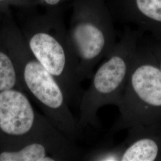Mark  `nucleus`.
Returning <instances> with one entry per match:
<instances>
[{
  "label": "nucleus",
  "instance_id": "nucleus-1",
  "mask_svg": "<svg viewBox=\"0 0 161 161\" xmlns=\"http://www.w3.org/2000/svg\"><path fill=\"white\" fill-rule=\"evenodd\" d=\"M112 134L130 127L161 124V70L147 41L141 38Z\"/></svg>",
  "mask_w": 161,
  "mask_h": 161
},
{
  "label": "nucleus",
  "instance_id": "nucleus-2",
  "mask_svg": "<svg viewBox=\"0 0 161 161\" xmlns=\"http://www.w3.org/2000/svg\"><path fill=\"white\" fill-rule=\"evenodd\" d=\"M142 34L127 30L93 74L81 98L79 126L98 127V110L105 105L119 106Z\"/></svg>",
  "mask_w": 161,
  "mask_h": 161
},
{
  "label": "nucleus",
  "instance_id": "nucleus-3",
  "mask_svg": "<svg viewBox=\"0 0 161 161\" xmlns=\"http://www.w3.org/2000/svg\"><path fill=\"white\" fill-rule=\"evenodd\" d=\"M69 38L80 81L91 78L96 66L117 42L111 14L104 0L77 1Z\"/></svg>",
  "mask_w": 161,
  "mask_h": 161
},
{
  "label": "nucleus",
  "instance_id": "nucleus-4",
  "mask_svg": "<svg viewBox=\"0 0 161 161\" xmlns=\"http://www.w3.org/2000/svg\"><path fill=\"white\" fill-rule=\"evenodd\" d=\"M29 46L38 61L54 77L62 78L68 74L79 86L78 66L69 62L67 48L58 37L48 32H40L31 38Z\"/></svg>",
  "mask_w": 161,
  "mask_h": 161
},
{
  "label": "nucleus",
  "instance_id": "nucleus-5",
  "mask_svg": "<svg viewBox=\"0 0 161 161\" xmlns=\"http://www.w3.org/2000/svg\"><path fill=\"white\" fill-rule=\"evenodd\" d=\"M34 114L22 93L8 90L0 92V128L10 135L20 136L32 127Z\"/></svg>",
  "mask_w": 161,
  "mask_h": 161
},
{
  "label": "nucleus",
  "instance_id": "nucleus-6",
  "mask_svg": "<svg viewBox=\"0 0 161 161\" xmlns=\"http://www.w3.org/2000/svg\"><path fill=\"white\" fill-rule=\"evenodd\" d=\"M121 161H161V124L128 128Z\"/></svg>",
  "mask_w": 161,
  "mask_h": 161
},
{
  "label": "nucleus",
  "instance_id": "nucleus-7",
  "mask_svg": "<svg viewBox=\"0 0 161 161\" xmlns=\"http://www.w3.org/2000/svg\"><path fill=\"white\" fill-rule=\"evenodd\" d=\"M24 78L31 92L49 109L58 112L64 106V92L55 78L39 62L28 63Z\"/></svg>",
  "mask_w": 161,
  "mask_h": 161
},
{
  "label": "nucleus",
  "instance_id": "nucleus-8",
  "mask_svg": "<svg viewBox=\"0 0 161 161\" xmlns=\"http://www.w3.org/2000/svg\"><path fill=\"white\" fill-rule=\"evenodd\" d=\"M127 19L155 38H161V0H123Z\"/></svg>",
  "mask_w": 161,
  "mask_h": 161
},
{
  "label": "nucleus",
  "instance_id": "nucleus-9",
  "mask_svg": "<svg viewBox=\"0 0 161 161\" xmlns=\"http://www.w3.org/2000/svg\"><path fill=\"white\" fill-rule=\"evenodd\" d=\"M46 150L42 144H30L23 149L15 152H5L0 154V161H54L47 156Z\"/></svg>",
  "mask_w": 161,
  "mask_h": 161
},
{
  "label": "nucleus",
  "instance_id": "nucleus-10",
  "mask_svg": "<svg viewBox=\"0 0 161 161\" xmlns=\"http://www.w3.org/2000/svg\"><path fill=\"white\" fill-rule=\"evenodd\" d=\"M124 149L123 143L115 146H104L86 153L83 160L92 161H121Z\"/></svg>",
  "mask_w": 161,
  "mask_h": 161
},
{
  "label": "nucleus",
  "instance_id": "nucleus-11",
  "mask_svg": "<svg viewBox=\"0 0 161 161\" xmlns=\"http://www.w3.org/2000/svg\"><path fill=\"white\" fill-rule=\"evenodd\" d=\"M16 80V73L11 60L0 52V92L11 90Z\"/></svg>",
  "mask_w": 161,
  "mask_h": 161
},
{
  "label": "nucleus",
  "instance_id": "nucleus-12",
  "mask_svg": "<svg viewBox=\"0 0 161 161\" xmlns=\"http://www.w3.org/2000/svg\"><path fill=\"white\" fill-rule=\"evenodd\" d=\"M146 41L149 45L161 70V38H155L151 36L150 39Z\"/></svg>",
  "mask_w": 161,
  "mask_h": 161
},
{
  "label": "nucleus",
  "instance_id": "nucleus-13",
  "mask_svg": "<svg viewBox=\"0 0 161 161\" xmlns=\"http://www.w3.org/2000/svg\"><path fill=\"white\" fill-rule=\"evenodd\" d=\"M62 0H44L47 5L54 6L58 5Z\"/></svg>",
  "mask_w": 161,
  "mask_h": 161
}]
</instances>
